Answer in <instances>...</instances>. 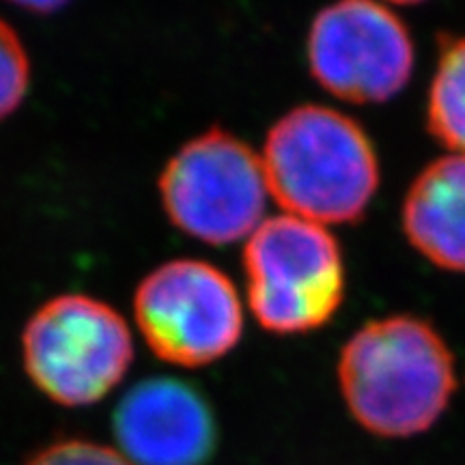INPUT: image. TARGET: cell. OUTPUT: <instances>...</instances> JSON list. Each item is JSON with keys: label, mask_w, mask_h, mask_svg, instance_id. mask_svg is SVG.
<instances>
[{"label": "cell", "mask_w": 465, "mask_h": 465, "mask_svg": "<svg viewBox=\"0 0 465 465\" xmlns=\"http://www.w3.org/2000/svg\"><path fill=\"white\" fill-rule=\"evenodd\" d=\"M339 383L351 416L380 438L431 429L455 392V358L431 323L394 315L362 325L342 347Z\"/></svg>", "instance_id": "6da1fadb"}, {"label": "cell", "mask_w": 465, "mask_h": 465, "mask_svg": "<svg viewBox=\"0 0 465 465\" xmlns=\"http://www.w3.org/2000/svg\"><path fill=\"white\" fill-rule=\"evenodd\" d=\"M267 190L289 216L317 224H353L380 188V162L371 138L351 116L306 104L267 132Z\"/></svg>", "instance_id": "7a4b0ae2"}, {"label": "cell", "mask_w": 465, "mask_h": 465, "mask_svg": "<svg viewBox=\"0 0 465 465\" xmlns=\"http://www.w3.org/2000/svg\"><path fill=\"white\" fill-rule=\"evenodd\" d=\"M252 315L274 334H306L332 319L345 298L339 242L325 226L295 216L270 218L243 250Z\"/></svg>", "instance_id": "3957f363"}, {"label": "cell", "mask_w": 465, "mask_h": 465, "mask_svg": "<svg viewBox=\"0 0 465 465\" xmlns=\"http://www.w3.org/2000/svg\"><path fill=\"white\" fill-rule=\"evenodd\" d=\"M25 369L35 386L67 407L93 405L124 380L134 360L125 319L89 295H58L28 319Z\"/></svg>", "instance_id": "277c9868"}, {"label": "cell", "mask_w": 465, "mask_h": 465, "mask_svg": "<svg viewBox=\"0 0 465 465\" xmlns=\"http://www.w3.org/2000/svg\"><path fill=\"white\" fill-rule=\"evenodd\" d=\"M158 185L168 220L212 246L252 235L270 192L259 155L223 127L185 143L166 162Z\"/></svg>", "instance_id": "5b68a950"}, {"label": "cell", "mask_w": 465, "mask_h": 465, "mask_svg": "<svg viewBox=\"0 0 465 465\" xmlns=\"http://www.w3.org/2000/svg\"><path fill=\"white\" fill-rule=\"evenodd\" d=\"M134 315L151 351L185 369L224 358L243 332L235 284L218 267L194 259L151 272L134 295Z\"/></svg>", "instance_id": "8992f818"}, {"label": "cell", "mask_w": 465, "mask_h": 465, "mask_svg": "<svg viewBox=\"0 0 465 465\" xmlns=\"http://www.w3.org/2000/svg\"><path fill=\"white\" fill-rule=\"evenodd\" d=\"M414 58L403 20L377 0H336L308 33L312 78L351 104L392 100L410 83Z\"/></svg>", "instance_id": "52a82bcc"}, {"label": "cell", "mask_w": 465, "mask_h": 465, "mask_svg": "<svg viewBox=\"0 0 465 465\" xmlns=\"http://www.w3.org/2000/svg\"><path fill=\"white\" fill-rule=\"evenodd\" d=\"M113 431L132 465H205L218 444L212 407L174 377H149L127 391L114 410Z\"/></svg>", "instance_id": "ba28073f"}, {"label": "cell", "mask_w": 465, "mask_h": 465, "mask_svg": "<svg viewBox=\"0 0 465 465\" xmlns=\"http://www.w3.org/2000/svg\"><path fill=\"white\" fill-rule=\"evenodd\" d=\"M403 231L424 259L465 274V155H446L418 174L403 201Z\"/></svg>", "instance_id": "9c48e42d"}, {"label": "cell", "mask_w": 465, "mask_h": 465, "mask_svg": "<svg viewBox=\"0 0 465 465\" xmlns=\"http://www.w3.org/2000/svg\"><path fill=\"white\" fill-rule=\"evenodd\" d=\"M429 134L446 149L465 155V37L441 42L427 102Z\"/></svg>", "instance_id": "30bf717a"}, {"label": "cell", "mask_w": 465, "mask_h": 465, "mask_svg": "<svg viewBox=\"0 0 465 465\" xmlns=\"http://www.w3.org/2000/svg\"><path fill=\"white\" fill-rule=\"evenodd\" d=\"M31 84V61L17 33L0 20V121L15 113Z\"/></svg>", "instance_id": "8fae6325"}, {"label": "cell", "mask_w": 465, "mask_h": 465, "mask_svg": "<svg viewBox=\"0 0 465 465\" xmlns=\"http://www.w3.org/2000/svg\"><path fill=\"white\" fill-rule=\"evenodd\" d=\"M26 465H132L108 446L86 440H63L45 446Z\"/></svg>", "instance_id": "7c38bea8"}, {"label": "cell", "mask_w": 465, "mask_h": 465, "mask_svg": "<svg viewBox=\"0 0 465 465\" xmlns=\"http://www.w3.org/2000/svg\"><path fill=\"white\" fill-rule=\"evenodd\" d=\"M11 5H17V7L31 11V14H54V11L63 9L69 0H9Z\"/></svg>", "instance_id": "4fadbf2b"}, {"label": "cell", "mask_w": 465, "mask_h": 465, "mask_svg": "<svg viewBox=\"0 0 465 465\" xmlns=\"http://www.w3.org/2000/svg\"><path fill=\"white\" fill-rule=\"evenodd\" d=\"M394 5H420L424 0H391Z\"/></svg>", "instance_id": "5bb4252c"}]
</instances>
